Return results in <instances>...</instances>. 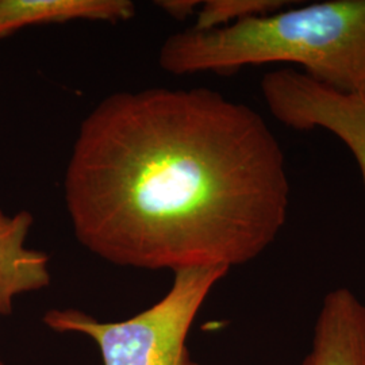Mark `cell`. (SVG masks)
I'll return each instance as SVG.
<instances>
[{
    "instance_id": "8",
    "label": "cell",
    "mask_w": 365,
    "mask_h": 365,
    "mask_svg": "<svg viewBox=\"0 0 365 365\" xmlns=\"http://www.w3.org/2000/svg\"><path fill=\"white\" fill-rule=\"evenodd\" d=\"M156 4L172 18L184 21L191 16L202 3L197 0H160L156 1Z\"/></svg>"
},
{
    "instance_id": "2",
    "label": "cell",
    "mask_w": 365,
    "mask_h": 365,
    "mask_svg": "<svg viewBox=\"0 0 365 365\" xmlns=\"http://www.w3.org/2000/svg\"><path fill=\"white\" fill-rule=\"evenodd\" d=\"M158 63L172 75L289 63L329 88L365 93V0L319 1L214 30L190 29L165 39Z\"/></svg>"
},
{
    "instance_id": "5",
    "label": "cell",
    "mask_w": 365,
    "mask_h": 365,
    "mask_svg": "<svg viewBox=\"0 0 365 365\" xmlns=\"http://www.w3.org/2000/svg\"><path fill=\"white\" fill-rule=\"evenodd\" d=\"M33 222L26 210L13 217L0 210V315L13 313L15 297L51 284L49 256L25 247Z\"/></svg>"
},
{
    "instance_id": "6",
    "label": "cell",
    "mask_w": 365,
    "mask_h": 365,
    "mask_svg": "<svg viewBox=\"0 0 365 365\" xmlns=\"http://www.w3.org/2000/svg\"><path fill=\"white\" fill-rule=\"evenodd\" d=\"M134 14L130 0H0V38L31 25L75 19L119 22Z\"/></svg>"
},
{
    "instance_id": "7",
    "label": "cell",
    "mask_w": 365,
    "mask_h": 365,
    "mask_svg": "<svg viewBox=\"0 0 365 365\" xmlns=\"http://www.w3.org/2000/svg\"><path fill=\"white\" fill-rule=\"evenodd\" d=\"M292 1L282 0H209L202 3L194 30L206 31L229 26L242 19L277 13Z\"/></svg>"
},
{
    "instance_id": "4",
    "label": "cell",
    "mask_w": 365,
    "mask_h": 365,
    "mask_svg": "<svg viewBox=\"0 0 365 365\" xmlns=\"http://www.w3.org/2000/svg\"><path fill=\"white\" fill-rule=\"evenodd\" d=\"M303 365H365V303L349 288L325 297Z\"/></svg>"
},
{
    "instance_id": "9",
    "label": "cell",
    "mask_w": 365,
    "mask_h": 365,
    "mask_svg": "<svg viewBox=\"0 0 365 365\" xmlns=\"http://www.w3.org/2000/svg\"><path fill=\"white\" fill-rule=\"evenodd\" d=\"M356 163H357V167L361 173V180H363L365 188V149L359 153V156L356 157Z\"/></svg>"
},
{
    "instance_id": "3",
    "label": "cell",
    "mask_w": 365,
    "mask_h": 365,
    "mask_svg": "<svg viewBox=\"0 0 365 365\" xmlns=\"http://www.w3.org/2000/svg\"><path fill=\"white\" fill-rule=\"evenodd\" d=\"M227 272L225 267L178 269L163 299L123 321L102 322L76 309H53L42 321L53 331L91 339L103 365H199L187 337L211 289Z\"/></svg>"
},
{
    "instance_id": "1",
    "label": "cell",
    "mask_w": 365,
    "mask_h": 365,
    "mask_svg": "<svg viewBox=\"0 0 365 365\" xmlns=\"http://www.w3.org/2000/svg\"><path fill=\"white\" fill-rule=\"evenodd\" d=\"M289 194L260 113L203 87L108 95L83 119L64 179L78 242L150 271L257 259L287 222Z\"/></svg>"
},
{
    "instance_id": "10",
    "label": "cell",
    "mask_w": 365,
    "mask_h": 365,
    "mask_svg": "<svg viewBox=\"0 0 365 365\" xmlns=\"http://www.w3.org/2000/svg\"><path fill=\"white\" fill-rule=\"evenodd\" d=\"M0 365H4V364H3V363H1V361H0Z\"/></svg>"
}]
</instances>
